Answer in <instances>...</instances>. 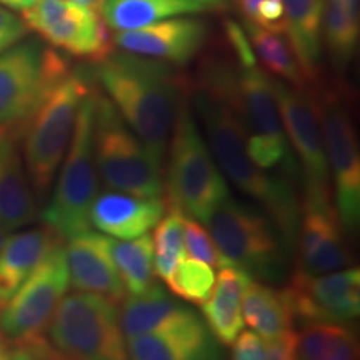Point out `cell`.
Wrapping results in <instances>:
<instances>
[{"instance_id":"6da1fadb","label":"cell","mask_w":360,"mask_h":360,"mask_svg":"<svg viewBox=\"0 0 360 360\" xmlns=\"http://www.w3.org/2000/svg\"><path fill=\"white\" fill-rule=\"evenodd\" d=\"M177 65L134 53H114L92 64V79L124 122L164 167L169 139L191 80Z\"/></svg>"},{"instance_id":"7a4b0ae2","label":"cell","mask_w":360,"mask_h":360,"mask_svg":"<svg viewBox=\"0 0 360 360\" xmlns=\"http://www.w3.org/2000/svg\"><path fill=\"white\" fill-rule=\"evenodd\" d=\"M191 103L220 172L244 195L262 207L289 254H294L300 219V195L294 188V180L259 169L247 152V135L236 112L192 80Z\"/></svg>"},{"instance_id":"3957f363","label":"cell","mask_w":360,"mask_h":360,"mask_svg":"<svg viewBox=\"0 0 360 360\" xmlns=\"http://www.w3.org/2000/svg\"><path fill=\"white\" fill-rule=\"evenodd\" d=\"M229 53L205 57L192 82L236 112L247 135V152L259 169L295 180L299 167L283 132L274 79L257 62H240L231 49Z\"/></svg>"},{"instance_id":"277c9868","label":"cell","mask_w":360,"mask_h":360,"mask_svg":"<svg viewBox=\"0 0 360 360\" xmlns=\"http://www.w3.org/2000/svg\"><path fill=\"white\" fill-rule=\"evenodd\" d=\"M94 85L92 72L70 67L45 90L37 107L20 127L22 159L39 202L49 197L69 148L80 105Z\"/></svg>"},{"instance_id":"5b68a950","label":"cell","mask_w":360,"mask_h":360,"mask_svg":"<svg viewBox=\"0 0 360 360\" xmlns=\"http://www.w3.org/2000/svg\"><path fill=\"white\" fill-rule=\"evenodd\" d=\"M165 159L164 191H167V204L199 222H207L214 210L231 197V188L193 114L191 90L180 102Z\"/></svg>"},{"instance_id":"8992f818","label":"cell","mask_w":360,"mask_h":360,"mask_svg":"<svg viewBox=\"0 0 360 360\" xmlns=\"http://www.w3.org/2000/svg\"><path fill=\"white\" fill-rule=\"evenodd\" d=\"M205 224L229 265L244 270L254 281L281 282L285 278L289 250L276 225L259 207L231 195Z\"/></svg>"},{"instance_id":"52a82bcc","label":"cell","mask_w":360,"mask_h":360,"mask_svg":"<svg viewBox=\"0 0 360 360\" xmlns=\"http://www.w3.org/2000/svg\"><path fill=\"white\" fill-rule=\"evenodd\" d=\"M94 112L96 85L80 105L69 148L58 167L56 188L40 214L44 225L51 227L62 240L92 229L89 214L101 184L94 155Z\"/></svg>"},{"instance_id":"ba28073f","label":"cell","mask_w":360,"mask_h":360,"mask_svg":"<svg viewBox=\"0 0 360 360\" xmlns=\"http://www.w3.org/2000/svg\"><path fill=\"white\" fill-rule=\"evenodd\" d=\"M94 155L98 179L109 191L141 197L164 193V167L124 122L96 85Z\"/></svg>"},{"instance_id":"9c48e42d","label":"cell","mask_w":360,"mask_h":360,"mask_svg":"<svg viewBox=\"0 0 360 360\" xmlns=\"http://www.w3.org/2000/svg\"><path fill=\"white\" fill-rule=\"evenodd\" d=\"M47 340L70 360H129L119 304L90 292L62 297L47 327Z\"/></svg>"},{"instance_id":"30bf717a","label":"cell","mask_w":360,"mask_h":360,"mask_svg":"<svg viewBox=\"0 0 360 360\" xmlns=\"http://www.w3.org/2000/svg\"><path fill=\"white\" fill-rule=\"evenodd\" d=\"M309 89L322 129L332 199L345 231L354 233L360 224V152L352 112L339 85L317 80Z\"/></svg>"},{"instance_id":"8fae6325","label":"cell","mask_w":360,"mask_h":360,"mask_svg":"<svg viewBox=\"0 0 360 360\" xmlns=\"http://www.w3.org/2000/svg\"><path fill=\"white\" fill-rule=\"evenodd\" d=\"M69 287L65 247L64 242H58L0 309V335L12 349L44 339L49 322Z\"/></svg>"},{"instance_id":"7c38bea8","label":"cell","mask_w":360,"mask_h":360,"mask_svg":"<svg viewBox=\"0 0 360 360\" xmlns=\"http://www.w3.org/2000/svg\"><path fill=\"white\" fill-rule=\"evenodd\" d=\"M70 67L67 58L37 40L19 42L0 53V125L20 129L45 90Z\"/></svg>"},{"instance_id":"4fadbf2b","label":"cell","mask_w":360,"mask_h":360,"mask_svg":"<svg viewBox=\"0 0 360 360\" xmlns=\"http://www.w3.org/2000/svg\"><path fill=\"white\" fill-rule=\"evenodd\" d=\"M274 89L283 132L292 154L297 159L299 177L304 188L302 195L332 199L330 170L310 89H295L278 79H274Z\"/></svg>"},{"instance_id":"5bb4252c","label":"cell","mask_w":360,"mask_h":360,"mask_svg":"<svg viewBox=\"0 0 360 360\" xmlns=\"http://www.w3.org/2000/svg\"><path fill=\"white\" fill-rule=\"evenodd\" d=\"M22 19L53 47L92 64L114 52V39L101 13L75 0H39L22 11Z\"/></svg>"},{"instance_id":"9a60e30c","label":"cell","mask_w":360,"mask_h":360,"mask_svg":"<svg viewBox=\"0 0 360 360\" xmlns=\"http://www.w3.org/2000/svg\"><path fill=\"white\" fill-rule=\"evenodd\" d=\"M295 322L350 323L360 314V270L350 267L321 276L292 272L283 287Z\"/></svg>"},{"instance_id":"2e32d148","label":"cell","mask_w":360,"mask_h":360,"mask_svg":"<svg viewBox=\"0 0 360 360\" xmlns=\"http://www.w3.org/2000/svg\"><path fill=\"white\" fill-rule=\"evenodd\" d=\"M334 200L300 197V219L297 229V267L304 276H321L352 265V252L345 238Z\"/></svg>"},{"instance_id":"e0dca14e","label":"cell","mask_w":360,"mask_h":360,"mask_svg":"<svg viewBox=\"0 0 360 360\" xmlns=\"http://www.w3.org/2000/svg\"><path fill=\"white\" fill-rule=\"evenodd\" d=\"M112 39L122 52L186 65L204 49L207 27L197 19L172 17L142 29L115 32Z\"/></svg>"},{"instance_id":"ac0fdd59","label":"cell","mask_w":360,"mask_h":360,"mask_svg":"<svg viewBox=\"0 0 360 360\" xmlns=\"http://www.w3.org/2000/svg\"><path fill=\"white\" fill-rule=\"evenodd\" d=\"M65 260L70 285L119 304L127 295L107 249V236L87 231L67 240Z\"/></svg>"},{"instance_id":"d6986e66","label":"cell","mask_w":360,"mask_h":360,"mask_svg":"<svg viewBox=\"0 0 360 360\" xmlns=\"http://www.w3.org/2000/svg\"><path fill=\"white\" fill-rule=\"evenodd\" d=\"M37 199L20 150V129L0 125V229L15 231L37 219Z\"/></svg>"},{"instance_id":"ffe728a7","label":"cell","mask_w":360,"mask_h":360,"mask_svg":"<svg viewBox=\"0 0 360 360\" xmlns=\"http://www.w3.org/2000/svg\"><path fill=\"white\" fill-rule=\"evenodd\" d=\"M167 210L164 197H141L107 191L98 193L90 207V227L109 237L137 238L155 227Z\"/></svg>"},{"instance_id":"44dd1931","label":"cell","mask_w":360,"mask_h":360,"mask_svg":"<svg viewBox=\"0 0 360 360\" xmlns=\"http://www.w3.org/2000/svg\"><path fill=\"white\" fill-rule=\"evenodd\" d=\"M129 360H224L220 342L200 319L174 330L127 339Z\"/></svg>"},{"instance_id":"7402d4cb","label":"cell","mask_w":360,"mask_h":360,"mask_svg":"<svg viewBox=\"0 0 360 360\" xmlns=\"http://www.w3.org/2000/svg\"><path fill=\"white\" fill-rule=\"evenodd\" d=\"M119 317L125 339H130L154 332L174 330L197 321L200 315L180 302L177 297L167 294L159 283H154L143 294L125 295L119 305Z\"/></svg>"},{"instance_id":"603a6c76","label":"cell","mask_w":360,"mask_h":360,"mask_svg":"<svg viewBox=\"0 0 360 360\" xmlns=\"http://www.w3.org/2000/svg\"><path fill=\"white\" fill-rule=\"evenodd\" d=\"M58 242L64 240L47 225L7 236L0 249V309Z\"/></svg>"},{"instance_id":"cb8c5ba5","label":"cell","mask_w":360,"mask_h":360,"mask_svg":"<svg viewBox=\"0 0 360 360\" xmlns=\"http://www.w3.org/2000/svg\"><path fill=\"white\" fill-rule=\"evenodd\" d=\"M252 278L244 270L225 265L219 269L217 281L202 307V321L220 344L232 345L244 328L242 299Z\"/></svg>"},{"instance_id":"d4e9b609","label":"cell","mask_w":360,"mask_h":360,"mask_svg":"<svg viewBox=\"0 0 360 360\" xmlns=\"http://www.w3.org/2000/svg\"><path fill=\"white\" fill-rule=\"evenodd\" d=\"M323 4L326 0H283L285 35L310 85L321 72Z\"/></svg>"},{"instance_id":"484cf974","label":"cell","mask_w":360,"mask_h":360,"mask_svg":"<svg viewBox=\"0 0 360 360\" xmlns=\"http://www.w3.org/2000/svg\"><path fill=\"white\" fill-rule=\"evenodd\" d=\"M242 317L265 340L295 332V317L283 289L252 278L242 299Z\"/></svg>"},{"instance_id":"4316f807","label":"cell","mask_w":360,"mask_h":360,"mask_svg":"<svg viewBox=\"0 0 360 360\" xmlns=\"http://www.w3.org/2000/svg\"><path fill=\"white\" fill-rule=\"evenodd\" d=\"M204 11L193 0H103L98 13L109 29L124 32Z\"/></svg>"},{"instance_id":"83f0119b","label":"cell","mask_w":360,"mask_h":360,"mask_svg":"<svg viewBox=\"0 0 360 360\" xmlns=\"http://www.w3.org/2000/svg\"><path fill=\"white\" fill-rule=\"evenodd\" d=\"M244 29L255 58H259L270 77L283 80L295 89L310 87L307 75L297 60L285 34L264 29L250 22H245Z\"/></svg>"},{"instance_id":"f1b7e54d","label":"cell","mask_w":360,"mask_h":360,"mask_svg":"<svg viewBox=\"0 0 360 360\" xmlns=\"http://www.w3.org/2000/svg\"><path fill=\"white\" fill-rule=\"evenodd\" d=\"M295 350L297 360H359V339L350 323H304Z\"/></svg>"},{"instance_id":"f546056e","label":"cell","mask_w":360,"mask_h":360,"mask_svg":"<svg viewBox=\"0 0 360 360\" xmlns=\"http://www.w3.org/2000/svg\"><path fill=\"white\" fill-rule=\"evenodd\" d=\"M107 249L127 295L143 294L154 285V249L150 236L143 233L129 240H117L107 236Z\"/></svg>"},{"instance_id":"4dcf8cb0","label":"cell","mask_w":360,"mask_h":360,"mask_svg":"<svg viewBox=\"0 0 360 360\" xmlns=\"http://www.w3.org/2000/svg\"><path fill=\"white\" fill-rule=\"evenodd\" d=\"M360 39V11L345 0H326L323 4L322 42L335 69H345L357 53Z\"/></svg>"},{"instance_id":"1f68e13d","label":"cell","mask_w":360,"mask_h":360,"mask_svg":"<svg viewBox=\"0 0 360 360\" xmlns=\"http://www.w3.org/2000/svg\"><path fill=\"white\" fill-rule=\"evenodd\" d=\"M184 217L186 214L177 207L167 204L164 217L155 225L152 237L154 249V272L157 277L167 282L180 260L186 257L184 244Z\"/></svg>"},{"instance_id":"d6a6232c","label":"cell","mask_w":360,"mask_h":360,"mask_svg":"<svg viewBox=\"0 0 360 360\" xmlns=\"http://www.w3.org/2000/svg\"><path fill=\"white\" fill-rule=\"evenodd\" d=\"M165 283L177 299L202 305L214 289L215 272L209 264L200 260L182 259Z\"/></svg>"},{"instance_id":"836d02e7","label":"cell","mask_w":360,"mask_h":360,"mask_svg":"<svg viewBox=\"0 0 360 360\" xmlns=\"http://www.w3.org/2000/svg\"><path fill=\"white\" fill-rule=\"evenodd\" d=\"M184 244H186V254L192 259L200 260V262L209 264L212 269L225 267L227 260L222 257L217 247H215L209 231L202 227L199 220L184 217Z\"/></svg>"},{"instance_id":"e575fe53","label":"cell","mask_w":360,"mask_h":360,"mask_svg":"<svg viewBox=\"0 0 360 360\" xmlns=\"http://www.w3.org/2000/svg\"><path fill=\"white\" fill-rule=\"evenodd\" d=\"M232 2L245 17V22L285 34L283 0H232Z\"/></svg>"},{"instance_id":"d590c367","label":"cell","mask_w":360,"mask_h":360,"mask_svg":"<svg viewBox=\"0 0 360 360\" xmlns=\"http://www.w3.org/2000/svg\"><path fill=\"white\" fill-rule=\"evenodd\" d=\"M29 32L24 19L17 17L0 4V53L19 44Z\"/></svg>"},{"instance_id":"8d00e7d4","label":"cell","mask_w":360,"mask_h":360,"mask_svg":"<svg viewBox=\"0 0 360 360\" xmlns=\"http://www.w3.org/2000/svg\"><path fill=\"white\" fill-rule=\"evenodd\" d=\"M267 342L254 330L240 332L232 344L231 360H265Z\"/></svg>"},{"instance_id":"74e56055","label":"cell","mask_w":360,"mask_h":360,"mask_svg":"<svg viewBox=\"0 0 360 360\" xmlns=\"http://www.w3.org/2000/svg\"><path fill=\"white\" fill-rule=\"evenodd\" d=\"M267 342V357L265 360H297L295 332Z\"/></svg>"},{"instance_id":"f35d334b","label":"cell","mask_w":360,"mask_h":360,"mask_svg":"<svg viewBox=\"0 0 360 360\" xmlns=\"http://www.w3.org/2000/svg\"><path fill=\"white\" fill-rule=\"evenodd\" d=\"M35 2H39V0H0L2 6L15 8V11H25V8L32 7Z\"/></svg>"},{"instance_id":"ab89813d","label":"cell","mask_w":360,"mask_h":360,"mask_svg":"<svg viewBox=\"0 0 360 360\" xmlns=\"http://www.w3.org/2000/svg\"><path fill=\"white\" fill-rule=\"evenodd\" d=\"M193 2L200 4L204 8H217V11H222V8L227 7L229 0H193Z\"/></svg>"},{"instance_id":"60d3db41","label":"cell","mask_w":360,"mask_h":360,"mask_svg":"<svg viewBox=\"0 0 360 360\" xmlns=\"http://www.w3.org/2000/svg\"><path fill=\"white\" fill-rule=\"evenodd\" d=\"M12 350L13 349L11 347V344H8L6 339L0 337V360H11Z\"/></svg>"},{"instance_id":"b9f144b4","label":"cell","mask_w":360,"mask_h":360,"mask_svg":"<svg viewBox=\"0 0 360 360\" xmlns=\"http://www.w3.org/2000/svg\"><path fill=\"white\" fill-rule=\"evenodd\" d=\"M11 360H30V359H29V354H27L24 349H13Z\"/></svg>"},{"instance_id":"7bdbcfd3","label":"cell","mask_w":360,"mask_h":360,"mask_svg":"<svg viewBox=\"0 0 360 360\" xmlns=\"http://www.w3.org/2000/svg\"><path fill=\"white\" fill-rule=\"evenodd\" d=\"M7 238V231H4V229H0V249H2L4 242H6Z\"/></svg>"},{"instance_id":"ee69618b","label":"cell","mask_w":360,"mask_h":360,"mask_svg":"<svg viewBox=\"0 0 360 360\" xmlns=\"http://www.w3.org/2000/svg\"><path fill=\"white\" fill-rule=\"evenodd\" d=\"M75 2H79V0H75Z\"/></svg>"}]
</instances>
